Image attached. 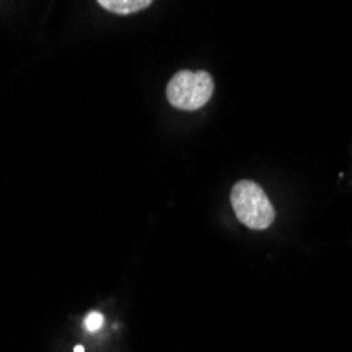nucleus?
Segmentation results:
<instances>
[{"label": "nucleus", "instance_id": "obj_1", "mask_svg": "<svg viewBox=\"0 0 352 352\" xmlns=\"http://www.w3.org/2000/svg\"><path fill=\"white\" fill-rule=\"evenodd\" d=\"M230 203L239 221L251 230H266L274 221V207L266 192L251 179L234 184L230 192Z\"/></svg>", "mask_w": 352, "mask_h": 352}, {"label": "nucleus", "instance_id": "obj_2", "mask_svg": "<svg viewBox=\"0 0 352 352\" xmlns=\"http://www.w3.org/2000/svg\"><path fill=\"white\" fill-rule=\"evenodd\" d=\"M215 91V82L209 72H177L167 85V100L173 108L195 112L201 110Z\"/></svg>", "mask_w": 352, "mask_h": 352}, {"label": "nucleus", "instance_id": "obj_3", "mask_svg": "<svg viewBox=\"0 0 352 352\" xmlns=\"http://www.w3.org/2000/svg\"><path fill=\"white\" fill-rule=\"evenodd\" d=\"M100 7L110 11V13H116V15H131V13H138L146 7L152 5V0H98Z\"/></svg>", "mask_w": 352, "mask_h": 352}, {"label": "nucleus", "instance_id": "obj_4", "mask_svg": "<svg viewBox=\"0 0 352 352\" xmlns=\"http://www.w3.org/2000/svg\"><path fill=\"white\" fill-rule=\"evenodd\" d=\"M102 325H104V316H102V312H89V316L85 318V327H87V331H98V329H102Z\"/></svg>", "mask_w": 352, "mask_h": 352}, {"label": "nucleus", "instance_id": "obj_5", "mask_svg": "<svg viewBox=\"0 0 352 352\" xmlns=\"http://www.w3.org/2000/svg\"><path fill=\"white\" fill-rule=\"evenodd\" d=\"M74 352H85V348H82V346H76V348H74Z\"/></svg>", "mask_w": 352, "mask_h": 352}]
</instances>
